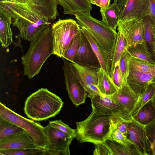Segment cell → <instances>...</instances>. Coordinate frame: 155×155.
Masks as SVG:
<instances>
[{
    "mask_svg": "<svg viewBox=\"0 0 155 155\" xmlns=\"http://www.w3.org/2000/svg\"><path fill=\"white\" fill-rule=\"evenodd\" d=\"M0 7L13 19V26L18 29L24 40L31 41L51 24L48 19L27 2L0 1Z\"/></svg>",
    "mask_w": 155,
    "mask_h": 155,
    "instance_id": "cell-1",
    "label": "cell"
},
{
    "mask_svg": "<svg viewBox=\"0 0 155 155\" xmlns=\"http://www.w3.org/2000/svg\"><path fill=\"white\" fill-rule=\"evenodd\" d=\"M53 54V39L51 27L49 26L30 41L27 53L21 57L24 75L29 79L38 75L45 62Z\"/></svg>",
    "mask_w": 155,
    "mask_h": 155,
    "instance_id": "cell-2",
    "label": "cell"
},
{
    "mask_svg": "<svg viewBox=\"0 0 155 155\" xmlns=\"http://www.w3.org/2000/svg\"><path fill=\"white\" fill-rule=\"evenodd\" d=\"M63 104L59 96L42 88L27 98L24 111L28 118L38 121L45 120L58 114Z\"/></svg>",
    "mask_w": 155,
    "mask_h": 155,
    "instance_id": "cell-3",
    "label": "cell"
},
{
    "mask_svg": "<svg viewBox=\"0 0 155 155\" xmlns=\"http://www.w3.org/2000/svg\"><path fill=\"white\" fill-rule=\"evenodd\" d=\"M112 116L99 114L92 110L86 119L76 122L75 138L81 143L88 142L94 145L103 143L115 128Z\"/></svg>",
    "mask_w": 155,
    "mask_h": 155,
    "instance_id": "cell-4",
    "label": "cell"
},
{
    "mask_svg": "<svg viewBox=\"0 0 155 155\" xmlns=\"http://www.w3.org/2000/svg\"><path fill=\"white\" fill-rule=\"evenodd\" d=\"M74 16L80 27L85 28L110 55L117 35L116 31L93 18L90 12L77 14Z\"/></svg>",
    "mask_w": 155,
    "mask_h": 155,
    "instance_id": "cell-5",
    "label": "cell"
},
{
    "mask_svg": "<svg viewBox=\"0 0 155 155\" xmlns=\"http://www.w3.org/2000/svg\"><path fill=\"white\" fill-rule=\"evenodd\" d=\"M81 27L72 19H59L51 26L54 54L62 58Z\"/></svg>",
    "mask_w": 155,
    "mask_h": 155,
    "instance_id": "cell-6",
    "label": "cell"
},
{
    "mask_svg": "<svg viewBox=\"0 0 155 155\" xmlns=\"http://www.w3.org/2000/svg\"><path fill=\"white\" fill-rule=\"evenodd\" d=\"M0 117L17 125L31 137L39 148L45 150L46 138L44 127L40 124L27 119L16 113L1 103H0Z\"/></svg>",
    "mask_w": 155,
    "mask_h": 155,
    "instance_id": "cell-7",
    "label": "cell"
},
{
    "mask_svg": "<svg viewBox=\"0 0 155 155\" xmlns=\"http://www.w3.org/2000/svg\"><path fill=\"white\" fill-rule=\"evenodd\" d=\"M63 58L66 89L73 104L77 107L85 102L86 92L71 62Z\"/></svg>",
    "mask_w": 155,
    "mask_h": 155,
    "instance_id": "cell-8",
    "label": "cell"
},
{
    "mask_svg": "<svg viewBox=\"0 0 155 155\" xmlns=\"http://www.w3.org/2000/svg\"><path fill=\"white\" fill-rule=\"evenodd\" d=\"M46 138L45 150L48 155H69L70 145L74 138L49 123L44 127Z\"/></svg>",
    "mask_w": 155,
    "mask_h": 155,
    "instance_id": "cell-9",
    "label": "cell"
},
{
    "mask_svg": "<svg viewBox=\"0 0 155 155\" xmlns=\"http://www.w3.org/2000/svg\"><path fill=\"white\" fill-rule=\"evenodd\" d=\"M143 27V18L132 17L119 20L117 30L123 35L129 46L144 41Z\"/></svg>",
    "mask_w": 155,
    "mask_h": 155,
    "instance_id": "cell-10",
    "label": "cell"
},
{
    "mask_svg": "<svg viewBox=\"0 0 155 155\" xmlns=\"http://www.w3.org/2000/svg\"><path fill=\"white\" fill-rule=\"evenodd\" d=\"M91 99L92 110L97 113L120 116L126 119L130 117L125 109L109 96L101 94Z\"/></svg>",
    "mask_w": 155,
    "mask_h": 155,
    "instance_id": "cell-11",
    "label": "cell"
},
{
    "mask_svg": "<svg viewBox=\"0 0 155 155\" xmlns=\"http://www.w3.org/2000/svg\"><path fill=\"white\" fill-rule=\"evenodd\" d=\"M126 137L134 145L140 155H150L145 126L137 122L131 116L128 119Z\"/></svg>",
    "mask_w": 155,
    "mask_h": 155,
    "instance_id": "cell-12",
    "label": "cell"
},
{
    "mask_svg": "<svg viewBox=\"0 0 155 155\" xmlns=\"http://www.w3.org/2000/svg\"><path fill=\"white\" fill-rule=\"evenodd\" d=\"M117 5L119 20L132 17L143 18L150 15L149 0H119Z\"/></svg>",
    "mask_w": 155,
    "mask_h": 155,
    "instance_id": "cell-13",
    "label": "cell"
},
{
    "mask_svg": "<svg viewBox=\"0 0 155 155\" xmlns=\"http://www.w3.org/2000/svg\"><path fill=\"white\" fill-rule=\"evenodd\" d=\"M81 39L79 49L73 63L85 66L100 68L101 66L91 44L85 35L80 29Z\"/></svg>",
    "mask_w": 155,
    "mask_h": 155,
    "instance_id": "cell-14",
    "label": "cell"
},
{
    "mask_svg": "<svg viewBox=\"0 0 155 155\" xmlns=\"http://www.w3.org/2000/svg\"><path fill=\"white\" fill-rule=\"evenodd\" d=\"M27 148H39L25 130L0 139V150Z\"/></svg>",
    "mask_w": 155,
    "mask_h": 155,
    "instance_id": "cell-15",
    "label": "cell"
},
{
    "mask_svg": "<svg viewBox=\"0 0 155 155\" xmlns=\"http://www.w3.org/2000/svg\"><path fill=\"white\" fill-rule=\"evenodd\" d=\"M155 74L144 73L129 69L127 83L139 96L147 89Z\"/></svg>",
    "mask_w": 155,
    "mask_h": 155,
    "instance_id": "cell-16",
    "label": "cell"
},
{
    "mask_svg": "<svg viewBox=\"0 0 155 155\" xmlns=\"http://www.w3.org/2000/svg\"><path fill=\"white\" fill-rule=\"evenodd\" d=\"M123 106L130 114L133 110L139 96L127 83L121 88H118L113 95L109 96Z\"/></svg>",
    "mask_w": 155,
    "mask_h": 155,
    "instance_id": "cell-17",
    "label": "cell"
},
{
    "mask_svg": "<svg viewBox=\"0 0 155 155\" xmlns=\"http://www.w3.org/2000/svg\"><path fill=\"white\" fill-rule=\"evenodd\" d=\"M100 63L101 67L109 76L111 67L110 56L107 53L97 42L91 35L84 28L81 27Z\"/></svg>",
    "mask_w": 155,
    "mask_h": 155,
    "instance_id": "cell-18",
    "label": "cell"
},
{
    "mask_svg": "<svg viewBox=\"0 0 155 155\" xmlns=\"http://www.w3.org/2000/svg\"><path fill=\"white\" fill-rule=\"evenodd\" d=\"M63 8L65 15H74L77 14L90 12L92 3L90 0H56Z\"/></svg>",
    "mask_w": 155,
    "mask_h": 155,
    "instance_id": "cell-19",
    "label": "cell"
},
{
    "mask_svg": "<svg viewBox=\"0 0 155 155\" xmlns=\"http://www.w3.org/2000/svg\"><path fill=\"white\" fill-rule=\"evenodd\" d=\"M12 19L10 15L0 7V41L4 48L8 47L13 42L11 27Z\"/></svg>",
    "mask_w": 155,
    "mask_h": 155,
    "instance_id": "cell-20",
    "label": "cell"
},
{
    "mask_svg": "<svg viewBox=\"0 0 155 155\" xmlns=\"http://www.w3.org/2000/svg\"><path fill=\"white\" fill-rule=\"evenodd\" d=\"M27 3L49 19L55 20L58 16L56 0H29Z\"/></svg>",
    "mask_w": 155,
    "mask_h": 155,
    "instance_id": "cell-21",
    "label": "cell"
},
{
    "mask_svg": "<svg viewBox=\"0 0 155 155\" xmlns=\"http://www.w3.org/2000/svg\"><path fill=\"white\" fill-rule=\"evenodd\" d=\"M71 63L84 87L90 84L97 85V72L99 68Z\"/></svg>",
    "mask_w": 155,
    "mask_h": 155,
    "instance_id": "cell-22",
    "label": "cell"
},
{
    "mask_svg": "<svg viewBox=\"0 0 155 155\" xmlns=\"http://www.w3.org/2000/svg\"><path fill=\"white\" fill-rule=\"evenodd\" d=\"M131 116L137 122L145 126L155 120V105L153 99L141 107Z\"/></svg>",
    "mask_w": 155,
    "mask_h": 155,
    "instance_id": "cell-23",
    "label": "cell"
},
{
    "mask_svg": "<svg viewBox=\"0 0 155 155\" xmlns=\"http://www.w3.org/2000/svg\"><path fill=\"white\" fill-rule=\"evenodd\" d=\"M127 50L131 57L155 64L153 55L144 40L141 43L128 46Z\"/></svg>",
    "mask_w": 155,
    "mask_h": 155,
    "instance_id": "cell-24",
    "label": "cell"
},
{
    "mask_svg": "<svg viewBox=\"0 0 155 155\" xmlns=\"http://www.w3.org/2000/svg\"><path fill=\"white\" fill-rule=\"evenodd\" d=\"M128 45L123 35L118 31L111 52L110 54L111 67L110 77L112 78L116 66L124 50Z\"/></svg>",
    "mask_w": 155,
    "mask_h": 155,
    "instance_id": "cell-25",
    "label": "cell"
},
{
    "mask_svg": "<svg viewBox=\"0 0 155 155\" xmlns=\"http://www.w3.org/2000/svg\"><path fill=\"white\" fill-rule=\"evenodd\" d=\"M97 74V86L101 94L103 95L110 96L116 93L118 88L103 68L101 67L99 69Z\"/></svg>",
    "mask_w": 155,
    "mask_h": 155,
    "instance_id": "cell-26",
    "label": "cell"
},
{
    "mask_svg": "<svg viewBox=\"0 0 155 155\" xmlns=\"http://www.w3.org/2000/svg\"><path fill=\"white\" fill-rule=\"evenodd\" d=\"M102 21L116 31L119 20V10L117 2H114L105 8H100Z\"/></svg>",
    "mask_w": 155,
    "mask_h": 155,
    "instance_id": "cell-27",
    "label": "cell"
},
{
    "mask_svg": "<svg viewBox=\"0 0 155 155\" xmlns=\"http://www.w3.org/2000/svg\"><path fill=\"white\" fill-rule=\"evenodd\" d=\"M111 155H140L134 146L128 147L115 140L107 139L104 143Z\"/></svg>",
    "mask_w": 155,
    "mask_h": 155,
    "instance_id": "cell-28",
    "label": "cell"
},
{
    "mask_svg": "<svg viewBox=\"0 0 155 155\" xmlns=\"http://www.w3.org/2000/svg\"><path fill=\"white\" fill-rule=\"evenodd\" d=\"M155 96V84H150L146 90L140 96L129 116L136 114L143 105Z\"/></svg>",
    "mask_w": 155,
    "mask_h": 155,
    "instance_id": "cell-29",
    "label": "cell"
},
{
    "mask_svg": "<svg viewBox=\"0 0 155 155\" xmlns=\"http://www.w3.org/2000/svg\"><path fill=\"white\" fill-rule=\"evenodd\" d=\"M24 130L15 124L0 117V139Z\"/></svg>",
    "mask_w": 155,
    "mask_h": 155,
    "instance_id": "cell-30",
    "label": "cell"
},
{
    "mask_svg": "<svg viewBox=\"0 0 155 155\" xmlns=\"http://www.w3.org/2000/svg\"><path fill=\"white\" fill-rule=\"evenodd\" d=\"M129 69L155 74V64L131 56L129 64Z\"/></svg>",
    "mask_w": 155,
    "mask_h": 155,
    "instance_id": "cell-31",
    "label": "cell"
},
{
    "mask_svg": "<svg viewBox=\"0 0 155 155\" xmlns=\"http://www.w3.org/2000/svg\"><path fill=\"white\" fill-rule=\"evenodd\" d=\"M48 155L45 150L40 148L0 150V155Z\"/></svg>",
    "mask_w": 155,
    "mask_h": 155,
    "instance_id": "cell-32",
    "label": "cell"
},
{
    "mask_svg": "<svg viewBox=\"0 0 155 155\" xmlns=\"http://www.w3.org/2000/svg\"><path fill=\"white\" fill-rule=\"evenodd\" d=\"M81 39L80 30V31L75 36L72 43L65 52L62 58L71 63H73L74 57L80 46Z\"/></svg>",
    "mask_w": 155,
    "mask_h": 155,
    "instance_id": "cell-33",
    "label": "cell"
},
{
    "mask_svg": "<svg viewBox=\"0 0 155 155\" xmlns=\"http://www.w3.org/2000/svg\"><path fill=\"white\" fill-rule=\"evenodd\" d=\"M127 49L124 51L118 62L123 79L125 83H127V79L129 75V64L131 57Z\"/></svg>",
    "mask_w": 155,
    "mask_h": 155,
    "instance_id": "cell-34",
    "label": "cell"
},
{
    "mask_svg": "<svg viewBox=\"0 0 155 155\" xmlns=\"http://www.w3.org/2000/svg\"><path fill=\"white\" fill-rule=\"evenodd\" d=\"M143 21L144 39L149 46L152 53L153 40L152 28L153 22L149 16L144 18Z\"/></svg>",
    "mask_w": 155,
    "mask_h": 155,
    "instance_id": "cell-35",
    "label": "cell"
},
{
    "mask_svg": "<svg viewBox=\"0 0 155 155\" xmlns=\"http://www.w3.org/2000/svg\"><path fill=\"white\" fill-rule=\"evenodd\" d=\"M150 155H155V120L145 126Z\"/></svg>",
    "mask_w": 155,
    "mask_h": 155,
    "instance_id": "cell-36",
    "label": "cell"
},
{
    "mask_svg": "<svg viewBox=\"0 0 155 155\" xmlns=\"http://www.w3.org/2000/svg\"><path fill=\"white\" fill-rule=\"evenodd\" d=\"M120 143L128 147L134 146L122 133L114 128L110 134L109 139Z\"/></svg>",
    "mask_w": 155,
    "mask_h": 155,
    "instance_id": "cell-37",
    "label": "cell"
},
{
    "mask_svg": "<svg viewBox=\"0 0 155 155\" xmlns=\"http://www.w3.org/2000/svg\"><path fill=\"white\" fill-rule=\"evenodd\" d=\"M49 124L51 126L72 136L74 138H75L76 129H73L71 128L68 125L64 123L61 120L50 121Z\"/></svg>",
    "mask_w": 155,
    "mask_h": 155,
    "instance_id": "cell-38",
    "label": "cell"
},
{
    "mask_svg": "<svg viewBox=\"0 0 155 155\" xmlns=\"http://www.w3.org/2000/svg\"><path fill=\"white\" fill-rule=\"evenodd\" d=\"M128 118L126 119L118 116H113L112 117L114 127L126 136L127 133V124Z\"/></svg>",
    "mask_w": 155,
    "mask_h": 155,
    "instance_id": "cell-39",
    "label": "cell"
},
{
    "mask_svg": "<svg viewBox=\"0 0 155 155\" xmlns=\"http://www.w3.org/2000/svg\"><path fill=\"white\" fill-rule=\"evenodd\" d=\"M111 79L118 88H122L127 83L124 82L118 63L116 66Z\"/></svg>",
    "mask_w": 155,
    "mask_h": 155,
    "instance_id": "cell-40",
    "label": "cell"
},
{
    "mask_svg": "<svg viewBox=\"0 0 155 155\" xmlns=\"http://www.w3.org/2000/svg\"><path fill=\"white\" fill-rule=\"evenodd\" d=\"M86 92L88 94L87 96L90 99L94 97L101 95L100 91L97 85L90 84L86 85L84 87Z\"/></svg>",
    "mask_w": 155,
    "mask_h": 155,
    "instance_id": "cell-41",
    "label": "cell"
},
{
    "mask_svg": "<svg viewBox=\"0 0 155 155\" xmlns=\"http://www.w3.org/2000/svg\"><path fill=\"white\" fill-rule=\"evenodd\" d=\"M94 145L95 149L94 151V155H111L107 147L103 143Z\"/></svg>",
    "mask_w": 155,
    "mask_h": 155,
    "instance_id": "cell-42",
    "label": "cell"
},
{
    "mask_svg": "<svg viewBox=\"0 0 155 155\" xmlns=\"http://www.w3.org/2000/svg\"><path fill=\"white\" fill-rule=\"evenodd\" d=\"M150 15L152 22L155 24V0H149Z\"/></svg>",
    "mask_w": 155,
    "mask_h": 155,
    "instance_id": "cell-43",
    "label": "cell"
},
{
    "mask_svg": "<svg viewBox=\"0 0 155 155\" xmlns=\"http://www.w3.org/2000/svg\"><path fill=\"white\" fill-rule=\"evenodd\" d=\"M152 32L153 37V50L152 53L155 58V24L153 22L152 25Z\"/></svg>",
    "mask_w": 155,
    "mask_h": 155,
    "instance_id": "cell-44",
    "label": "cell"
},
{
    "mask_svg": "<svg viewBox=\"0 0 155 155\" xmlns=\"http://www.w3.org/2000/svg\"><path fill=\"white\" fill-rule=\"evenodd\" d=\"M110 0H101L99 7L105 8L110 5Z\"/></svg>",
    "mask_w": 155,
    "mask_h": 155,
    "instance_id": "cell-45",
    "label": "cell"
},
{
    "mask_svg": "<svg viewBox=\"0 0 155 155\" xmlns=\"http://www.w3.org/2000/svg\"><path fill=\"white\" fill-rule=\"evenodd\" d=\"M29 0H0V1H10L18 3H26Z\"/></svg>",
    "mask_w": 155,
    "mask_h": 155,
    "instance_id": "cell-46",
    "label": "cell"
},
{
    "mask_svg": "<svg viewBox=\"0 0 155 155\" xmlns=\"http://www.w3.org/2000/svg\"><path fill=\"white\" fill-rule=\"evenodd\" d=\"M95 5L99 7L101 0H95Z\"/></svg>",
    "mask_w": 155,
    "mask_h": 155,
    "instance_id": "cell-47",
    "label": "cell"
},
{
    "mask_svg": "<svg viewBox=\"0 0 155 155\" xmlns=\"http://www.w3.org/2000/svg\"><path fill=\"white\" fill-rule=\"evenodd\" d=\"M92 4L95 5V0H90Z\"/></svg>",
    "mask_w": 155,
    "mask_h": 155,
    "instance_id": "cell-48",
    "label": "cell"
},
{
    "mask_svg": "<svg viewBox=\"0 0 155 155\" xmlns=\"http://www.w3.org/2000/svg\"><path fill=\"white\" fill-rule=\"evenodd\" d=\"M151 83L155 84V76L151 81L150 82V84Z\"/></svg>",
    "mask_w": 155,
    "mask_h": 155,
    "instance_id": "cell-49",
    "label": "cell"
},
{
    "mask_svg": "<svg viewBox=\"0 0 155 155\" xmlns=\"http://www.w3.org/2000/svg\"><path fill=\"white\" fill-rule=\"evenodd\" d=\"M153 101L154 102V105H155V96L153 97Z\"/></svg>",
    "mask_w": 155,
    "mask_h": 155,
    "instance_id": "cell-50",
    "label": "cell"
},
{
    "mask_svg": "<svg viewBox=\"0 0 155 155\" xmlns=\"http://www.w3.org/2000/svg\"><path fill=\"white\" fill-rule=\"evenodd\" d=\"M114 2H117V0H114Z\"/></svg>",
    "mask_w": 155,
    "mask_h": 155,
    "instance_id": "cell-51",
    "label": "cell"
},
{
    "mask_svg": "<svg viewBox=\"0 0 155 155\" xmlns=\"http://www.w3.org/2000/svg\"><path fill=\"white\" fill-rule=\"evenodd\" d=\"M119 0H117V2H118V1H119Z\"/></svg>",
    "mask_w": 155,
    "mask_h": 155,
    "instance_id": "cell-52",
    "label": "cell"
}]
</instances>
